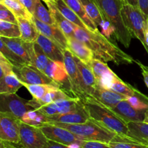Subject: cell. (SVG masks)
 I'll list each match as a JSON object with an SVG mask.
<instances>
[{
	"label": "cell",
	"instance_id": "cell-1",
	"mask_svg": "<svg viewBox=\"0 0 148 148\" xmlns=\"http://www.w3.org/2000/svg\"><path fill=\"white\" fill-rule=\"evenodd\" d=\"M74 36L91 49L95 58L104 62H112L116 65L136 63L132 56L123 51L114 41L106 37L99 30L92 31L76 26Z\"/></svg>",
	"mask_w": 148,
	"mask_h": 148
},
{
	"label": "cell",
	"instance_id": "cell-2",
	"mask_svg": "<svg viewBox=\"0 0 148 148\" xmlns=\"http://www.w3.org/2000/svg\"><path fill=\"white\" fill-rule=\"evenodd\" d=\"M82 103L90 118L117 135H130L127 123L114 111L99 103L91 97L82 100Z\"/></svg>",
	"mask_w": 148,
	"mask_h": 148
},
{
	"label": "cell",
	"instance_id": "cell-3",
	"mask_svg": "<svg viewBox=\"0 0 148 148\" xmlns=\"http://www.w3.org/2000/svg\"><path fill=\"white\" fill-rule=\"evenodd\" d=\"M101 10L103 19L115 28L114 37L125 48H129L133 36L126 26L121 13L122 0H93Z\"/></svg>",
	"mask_w": 148,
	"mask_h": 148
},
{
	"label": "cell",
	"instance_id": "cell-4",
	"mask_svg": "<svg viewBox=\"0 0 148 148\" xmlns=\"http://www.w3.org/2000/svg\"><path fill=\"white\" fill-rule=\"evenodd\" d=\"M49 123L66 129L82 137L84 140L88 141H98L109 143L116 135V134L105 128L92 119H90L88 121L82 124H64L56 121H50Z\"/></svg>",
	"mask_w": 148,
	"mask_h": 148
},
{
	"label": "cell",
	"instance_id": "cell-5",
	"mask_svg": "<svg viewBox=\"0 0 148 148\" xmlns=\"http://www.w3.org/2000/svg\"><path fill=\"white\" fill-rule=\"evenodd\" d=\"M36 109L34 99L25 100L16 92L0 93V114H9L20 120L27 111Z\"/></svg>",
	"mask_w": 148,
	"mask_h": 148
},
{
	"label": "cell",
	"instance_id": "cell-6",
	"mask_svg": "<svg viewBox=\"0 0 148 148\" xmlns=\"http://www.w3.org/2000/svg\"><path fill=\"white\" fill-rule=\"evenodd\" d=\"M121 13L126 26L131 32L133 37L138 39L147 50L145 38V27L147 19L141 10L138 7L123 3Z\"/></svg>",
	"mask_w": 148,
	"mask_h": 148
},
{
	"label": "cell",
	"instance_id": "cell-7",
	"mask_svg": "<svg viewBox=\"0 0 148 148\" xmlns=\"http://www.w3.org/2000/svg\"><path fill=\"white\" fill-rule=\"evenodd\" d=\"M64 64L67 72L71 86V92L75 98L84 100L86 96L84 93L81 84L80 75L77 65L75 62V56L68 49H64Z\"/></svg>",
	"mask_w": 148,
	"mask_h": 148
},
{
	"label": "cell",
	"instance_id": "cell-8",
	"mask_svg": "<svg viewBox=\"0 0 148 148\" xmlns=\"http://www.w3.org/2000/svg\"><path fill=\"white\" fill-rule=\"evenodd\" d=\"M40 127L29 125L20 121V144L25 148H43L48 142Z\"/></svg>",
	"mask_w": 148,
	"mask_h": 148
},
{
	"label": "cell",
	"instance_id": "cell-9",
	"mask_svg": "<svg viewBox=\"0 0 148 148\" xmlns=\"http://www.w3.org/2000/svg\"><path fill=\"white\" fill-rule=\"evenodd\" d=\"M40 129L48 140L65 145H70L72 144L81 145V143L84 141L82 137L74 134L72 132L50 123H46L40 126Z\"/></svg>",
	"mask_w": 148,
	"mask_h": 148
},
{
	"label": "cell",
	"instance_id": "cell-10",
	"mask_svg": "<svg viewBox=\"0 0 148 148\" xmlns=\"http://www.w3.org/2000/svg\"><path fill=\"white\" fill-rule=\"evenodd\" d=\"M13 71L23 84H27V85L49 84V85H59L57 83L53 82L50 77H49L46 74L39 70L33 65L23 64L20 67H13Z\"/></svg>",
	"mask_w": 148,
	"mask_h": 148
},
{
	"label": "cell",
	"instance_id": "cell-11",
	"mask_svg": "<svg viewBox=\"0 0 148 148\" xmlns=\"http://www.w3.org/2000/svg\"><path fill=\"white\" fill-rule=\"evenodd\" d=\"M20 120L9 114H0V140L20 144Z\"/></svg>",
	"mask_w": 148,
	"mask_h": 148
},
{
	"label": "cell",
	"instance_id": "cell-12",
	"mask_svg": "<svg viewBox=\"0 0 148 148\" xmlns=\"http://www.w3.org/2000/svg\"><path fill=\"white\" fill-rule=\"evenodd\" d=\"M32 21L36 25L40 34L43 35L48 38L60 46L62 49H68L67 38L66 37L62 30L56 25H49L43 23L33 16Z\"/></svg>",
	"mask_w": 148,
	"mask_h": 148
},
{
	"label": "cell",
	"instance_id": "cell-13",
	"mask_svg": "<svg viewBox=\"0 0 148 148\" xmlns=\"http://www.w3.org/2000/svg\"><path fill=\"white\" fill-rule=\"evenodd\" d=\"M44 73L53 82L57 83L60 88L62 87V89L66 92H70L72 93L70 82L64 62L51 60L45 69Z\"/></svg>",
	"mask_w": 148,
	"mask_h": 148
},
{
	"label": "cell",
	"instance_id": "cell-14",
	"mask_svg": "<svg viewBox=\"0 0 148 148\" xmlns=\"http://www.w3.org/2000/svg\"><path fill=\"white\" fill-rule=\"evenodd\" d=\"M75 59L78 69H79V75H80L81 84H82L84 93L86 98L92 97V94L98 88V83H97L95 75L89 65L82 62L76 56H75Z\"/></svg>",
	"mask_w": 148,
	"mask_h": 148
},
{
	"label": "cell",
	"instance_id": "cell-15",
	"mask_svg": "<svg viewBox=\"0 0 148 148\" xmlns=\"http://www.w3.org/2000/svg\"><path fill=\"white\" fill-rule=\"evenodd\" d=\"M49 122L50 121H56L64 124H82L86 122L90 119V116L85 108L83 103L80 104L77 108L69 112L64 114H56V115L47 116Z\"/></svg>",
	"mask_w": 148,
	"mask_h": 148
},
{
	"label": "cell",
	"instance_id": "cell-16",
	"mask_svg": "<svg viewBox=\"0 0 148 148\" xmlns=\"http://www.w3.org/2000/svg\"><path fill=\"white\" fill-rule=\"evenodd\" d=\"M111 110L127 123L144 121L145 112L136 110L130 105L127 99L120 101Z\"/></svg>",
	"mask_w": 148,
	"mask_h": 148
},
{
	"label": "cell",
	"instance_id": "cell-17",
	"mask_svg": "<svg viewBox=\"0 0 148 148\" xmlns=\"http://www.w3.org/2000/svg\"><path fill=\"white\" fill-rule=\"evenodd\" d=\"M91 98L99 103L112 109L121 101L127 99V97L114 92L111 90H106L98 86Z\"/></svg>",
	"mask_w": 148,
	"mask_h": 148
},
{
	"label": "cell",
	"instance_id": "cell-18",
	"mask_svg": "<svg viewBox=\"0 0 148 148\" xmlns=\"http://www.w3.org/2000/svg\"><path fill=\"white\" fill-rule=\"evenodd\" d=\"M67 43L68 49L73 53L74 56L86 64L89 65L92 59L95 58L91 49L75 36L67 38Z\"/></svg>",
	"mask_w": 148,
	"mask_h": 148
},
{
	"label": "cell",
	"instance_id": "cell-19",
	"mask_svg": "<svg viewBox=\"0 0 148 148\" xmlns=\"http://www.w3.org/2000/svg\"><path fill=\"white\" fill-rule=\"evenodd\" d=\"M39 46L43 49L46 56L52 61L64 62L63 49L58 46L56 43L52 41L42 34H39L36 40Z\"/></svg>",
	"mask_w": 148,
	"mask_h": 148
},
{
	"label": "cell",
	"instance_id": "cell-20",
	"mask_svg": "<svg viewBox=\"0 0 148 148\" xmlns=\"http://www.w3.org/2000/svg\"><path fill=\"white\" fill-rule=\"evenodd\" d=\"M46 4L47 5L48 9L51 13L53 19H54L56 24L62 32L66 36V38L74 37V31H75V27L76 25L72 24L71 22H69L62 13L60 12L56 6L53 2L51 1H46Z\"/></svg>",
	"mask_w": 148,
	"mask_h": 148
},
{
	"label": "cell",
	"instance_id": "cell-21",
	"mask_svg": "<svg viewBox=\"0 0 148 148\" xmlns=\"http://www.w3.org/2000/svg\"><path fill=\"white\" fill-rule=\"evenodd\" d=\"M130 138L148 147V124L144 121L127 123Z\"/></svg>",
	"mask_w": 148,
	"mask_h": 148
},
{
	"label": "cell",
	"instance_id": "cell-22",
	"mask_svg": "<svg viewBox=\"0 0 148 148\" xmlns=\"http://www.w3.org/2000/svg\"><path fill=\"white\" fill-rule=\"evenodd\" d=\"M17 21L21 34L20 38L26 42H36L40 33L31 19L17 17Z\"/></svg>",
	"mask_w": 148,
	"mask_h": 148
},
{
	"label": "cell",
	"instance_id": "cell-23",
	"mask_svg": "<svg viewBox=\"0 0 148 148\" xmlns=\"http://www.w3.org/2000/svg\"><path fill=\"white\" fill-rule=\"evenodd\" d=\"M5 44L17 55L23 59L25 64H32L31 59L27 51L25 41L21 38H4L1 37Z\"/></svg>",
	"mask_w": 148,
	"mask_h": 148
},
{
	"label": "cell",
	"instance_id": "cell-24",
	"mask_svg": "<svg viewBox=\"0 0 148 148\" xmlns=\"http://www.w3.org/2000/svg\"><path fill=\"white\" fill-rule=\"evenodd\" d=\"M22 87L23 83L12 70L6 73L0 80V93L16 92Z\"/></svg>",
	"mask_w": 148,
	"mask_h": 148
},
{
	"label": "cell",
	"instance_id": "cell-25",
	"mask_svg": "<svg viewBox=\"0 0 148 148\" xmlns=\"http://www.w3.org/2000/svg\"><path fill=\"white\" fill-rule=\"evenodd\" d=\"M63 1L84 22V23L88 27V30H92V31L98 30V27L95 25V23L90 20V18L87 14L80 0H63Z\"/></svg>",
	"mask_w": 148,
	"mask_h": 148
},
{
	"label": "cell",
	"instance_id": "cell-26",
	"mask_svg": "<svg viewBox=\"0 0 148 148\" xmlns=\"http://www.w3.org/2000/svg\"><path fill=\"white\" fill-rule=\"evenodd\" d=\"M55 4V5L56 6V7L58 8V10L60 11V12L69 20V22L72 23V24L75 25L76 26L79 27H82L84 29H88L86 25L84 23V22L78 17L77 14L73 11V10H71L67 5L64 3V1L63 0H58L56 2H53Z\"/></svg>",
	"mask_w": 148,
	"mask_h": 148
},
{
	"label": "cell",
	"instance_id": "cell-27",
	"mask_svg": "<svg viewBox=\"0 0 148 148\" xmlns=\"http://www.w3.org/2000/svg\"><path fill=\"white\" fill-rule=\"evenodd\" d=\"M111 90L126 97L137 95L140 92V91L138 90L137 88L130 85L127 82H124L118 76H116V77L113 81L111 86Z\"/></svg>",
	"mask_w": 148,
	"mask_h": 148
},
{
	"label": "cell",
	"instance_id": "cell-28",
	"mask_svg": "<svg viewBox=\"0 0 148 148\" xmlns=\"http://www.w3.org/2000/svg\"><path fill=\"white\" fill-rule=\"evenodd\" d=\"M23 87L26 88V89L29 91L33 98L35 100L41 99L46 93L54 90H57L61 88L59 85H49V84H40V85H27L23 84Z\"/></svg>",
	"mask_w": 148,
	"mask_h": 148
},
{
	"label": "cell",
	"instance_id": "cell-29",
	"mask_svg": "<svg viewBox=\"0 0 148 148\" xmlns=\"http://www.w3.org/2000/svg\"><path fill=\"white\" fill-rule=\"evenodd\" d=\"M80 1L88 17L95 23L97 27L100 26L101 22L103 20V17L99 7L94 2L93 0H80Z\"/></svg>",
	"mask_w": 148,
	"mask_h": 148
},
{
	"label": "cell",
	"instance_id": "cell-30",
	"mask_svg": "<svg viewBox=\"0 0 148 148\" xmlns=\"http://www.w3.org/2000/svg\"><path fill=\"white\" fill-rule=\"evenodd\" d=\"M33 51L34 53L33 57V65L44 73L45 69L47 67L51 59L46 56L43 49L36 41L33 43Z\"/></svg>",
	"mask_w": 148,
	"mask_h": 148
},
{
	"label": "cell",
	"instance_id": "cell-31",
	"mask_svg": "<svg viewBox=\"0 0 148 148\" xmlns=\"http://www.w3.org/2000/svg\"><path fill=\"white\" fill-rule=\"evenodd\" d=\"M20 121L29 125L38 127H40L44 124L49 123L47 116L43 115L38 110H30L27 111L22 117Z\"/></svg>",
	"mask_w": 148,
	"mask_h": 148
},
{
	"label": "cell",
	"instance_id": "cell-32",
	"mask_svg": "<svg viewBox=\"0 0 148 148\" xmlns=\"http://www.w3.org/2000/svg\"><path fill=\"white\" fill-rule=\"evenodd\" d=\"M2 3L10 10L16 17L31 19L33 15L25 8L20 0H3Z\"/></svg>",
	"mask_w": 148,
	"mask_h": 148
},
{
	"label": "cell",
	"instance_id": "cell-33",
	"mask_svg": "<svg viewBox=\"0 0 148 148\" xmlns=\"http://www.w3.org/2000/svg\"><path fill=\"white\" fill-rule=\"evenodd\" d=\"M112 148H148L134 140H132L128 136L116 135L112 141L108 143Z\"/></svg>",
	"mask_w": 148,
	"mask_h": 148
},
{
	"label": "cell",
	"instance_id": "cell-34",
	"mask_svg": "<svg viewBox=\"0 0 148 148\" xmlns=\"http://www.w3.org/2000/svg\"><path fill=\"white\" fill-rule=\"evenodd\" d=\"M33 16L46 24L56 25L51 12L49 11V9H46V7L42 4L41 0H38L36 3Z\"/></svg>",
	"mask_w": 148,
	"mask_h": 148
},
{
	"label": "cell",
	"instance_id": "cell-35",
	"mask_svg": "<svg viewBox=\"0 0 148 148\" xmlns=\"http://www.w3.org/2000/svg\"><path fill=\"white\" fill-rule=\"evenodd\" d=\"M21 36L17 23L0 20V37L20 38Z\"/></svg>",
	"mask_w": 148,
	"mask_h": 148
},
{
	"label": "cell",
	"instance_id": "cell-36",
	"mask_svg": "<svg viewBox=\"0 0 148 148\" xmlns=\"http://www.w3.org/2000/svg\"><path fill=\"white\" fill-rule=\"evenodd\" d=\"M72 98V97L68 95L64 90L62 89V88H59L57 90L50 91L48 93H46L41 99L39 100V101L36 100V101L38 102L40 106H42L47 105V104L54 103L55 101H58V100L67 99V98Z\"/></svg>",
	"mask_w": 148,
	"mask_h": 148
},
{
	"label": "cell",
	"instance_id": "cell-37",
	"mask_svg": "<svg viewBox=\"0 0 148 148\" xmlns=\"http://www.w3.org/2000/svg\"><path fill=\"white\" fill-rule=\"evenodd\" d=\"M90 67L92 69L96 80L103 77L104 75L111 73L113 71L108 66L106 62H104L97 58H93L89 64Z\"/></svg>",
	"mask_w": 148,
	"mask_h": 148
},
{
	"label": "cell",
	"instance_id": "cell-38",
	"mask_svg": "<svg viewBox=\"0 0 148 148\" xmlns=\"http://www.w3.org/2000/svg\"><path fill=\"white\" fill-rule=\"evenodd\" d=\"M0 51L4 55V57L9 60V62L11 63L13 67H20V66L23 64H25L24 61L20 59L19 56H17L7 45L5 44L2 40L1 38L0 37Z\"/></svg>",
	"mask_w": 148,
	"mask_h": 148
},
{
	"label": "cell",
	"instance_id": "cell-39",
	"mask_svg": "<svg viewBox=\"0 0 148 148\" xmlns=\"http://www.w3.org/2000/svg\"><path fill=\"white\" fill-rule=\"evenodd\" d=\"M100 26H101V29H102V34L105 36L106 38H110L112 35H114L115 28L113 26V25L110 22H108V20L103 19L102 22H101Z\"/></svg>",
	"mask_w": 148,
	"mask_h": 148
},
{
	"label": "cell",
	"instance_id": "cell-40",
	"mask_svg": "<svg viewBox=\"0 0 148 148\" xmlns=\"http://www.w3.org/2000/svg\"><path fill=\"white\" fill-rule=\"evenodd\" d=\"M82 148H112L108 143L98 141H88L84 140L81 143Z\"/></svg>",
	"mask_w": 148,
	"mask_h": 148
},
{
	"label": "cell",
	"instance_id": "cell-41",
	"mask_svg": "<svg viewBox=\"0 0 148 148\" xmlns=\"http://www.w3.org/2000/svg\"><path fill=\"white\" fill-rule=\"evenodd\" d=\"M0 20H4V21L17 23V17L8 9L0 10Z\"/></svg>",
	"mask_w": 148,
	"mask_h": 148
},
{
	"label": "cell",
	"instance_id": "cell-42",
	"mask_svg": "<svg viewBox=\"0 0 148 148\" xmlns=\"http://www.w3.org/2000/svg\"><path fill=\"white\" fill-rule=\"evenodd\" d=\"M43 148H82L80 144H72L70 145H65L52 140H48L47 143Z\"/></svg>",
	"mask_w": 148,
	"mask_h": 148
},
{
	"label": "cell",
	"instance_id": "cell-43",
	"mask_svg": "<svg viewBox=\"0 0 148 148\" xmlns=\"http://www.w3.org/2000/svg\"><path fill=\"white\" fill-rule=\"evenodd\" d=\"M0 64L2 66L3 69H4V72L6 73H8V72H11L13 70V66L11 64L9 60H7L5 57L4 56V55L1 53L0 51Z\"/></svg>",
	"mask_w": 148,
	"mask_h": 148
},
{
	"label": "cell",
	"instance_id": "cell-44",
	"mask_svg": "<svg viewBox=\"0 0 148 148\" xmlns=\"http://www.w3.org/2000/svg\"><path fill=\"white\" fill-rule=\"evenodd\" d=\"M20 1L25 7V8L30 12V14L33 15V13L34 12L36 3H37V1L38 0H20Z\"/></svg>",
	"mask_w": 148,
	"mask_h": 148
},
{
	"label": "cell",
	"instance_id": "cell-45",
	"mask_svg": "<svg viewBox=\"0 0 148 148\" xmlns=\"http://www.w3.org/2000/svg\"><path fill=\"white\" fill-rule=\"evenodd\" d=\"M136 64H137V65H139V66H140V69H141L142 75H143V79H144V82L145 83L146 86H147L148 88V66L143 64L141 62L137 60H136Z\"/></svg>",
	"mask_w": 148,
	"mask_h": 148
},
{
	"label": "cell",
	"instance_id": "cell-46",
	"mask_svg": "<svg viewBox=\"0 0 148 148\" xmlns=\"http://www.w3.org/2000/svg\"><path fill=\"white\" fill-rule=\"evenodd\" d=\"M138 7L146 19H148V0H138Z\"/></svg>",
	"mask_w": 148,
	"mask_h": 148
},
{
	"label": "cell",
	"instance_id": "cell-47",
	"mask_svg": "<svg viewBox=\"0 0 148 148\" xmlns=\"http://www.w3.org/2000/svg\"><path fill=\"white\" fill-rule=\"evenodd\" d=\"M145 43L147 46V53H148V19L146 20L145 27Z\"/></svg>",
	"mask_w": 148,
	"mask_h": 148
},
{
	"label": "cell",
	"instance_id": "cell-48",
	"mask_svg": "<svg viewBox=\"0 0 148 148\" xmlns=\"http://www.w3.org/2000/svg\"><path fill=\"white\" fill-rule=\"evenodd\" d=\"M3 147L4 148H25L23 146L21 147H18V146H16L15 144H13L11 143H7V142H4L3 141Z\"/></svg>",
	"mask_w": 148,
	"mask_h": 148
},
{
	"label": "cell",
	"instance_id": "cell-49",
	"mask_svg": "<svg viewBox=\"0 0 148 148\" xmlns=\"http://www.w3.org/2000/svg\"><path fill=\"white\" fill-rule=\"evenodd\" d=\"M125 4H130V5L138 7V0H122Z\"/></svg>",
	"mask_w": 148,
	"mask_h": 148
},
{
	"label": "cell",
	"instance_id": "cell-50",
	"mask_svg": "<svg viewBox=\"0 0 148 148\" xmlns=\"http://www.w3.org/2000/svg\"><path fill=\"white\" fill-rule=\"evenodd\" d=\"M4 75H5V72H4V69H3L2 66H1V64H0V80L2 79V77L4 76Z\"/></svg>",
	"mask_w": 148,
	"mask_h": 148
},
{
	"label": "cell",
	"instance_id": "cell-51",
	"mask_svg": "<svg viewBox=\"0 0 148 148\" xmlns=\"http://www.w3.org/2000/svg\"><path fill=\"white\" fill-rule=\"evenodd\" d=\"M143 121L148 124V111H146L145 114V118H144V121Z\"/></svg>",
	"mask_w": 148,
	"mask_h": 148
},
{
	"label": "cell",
	"instance_id": "cell-52",
	"mask_svg": "<svg viewBox=\"0 0 148 148\" xmlns=\"http://www.w3.org/2000/svg\"><path fill=\"white\" fill-rule=\"evenodd\" d=\"M5 9H7V7H6V6L4 5L2 2L0 1V10H5Z\"/></svg>",
	"mask_w": 148,
	"mask_h": 148
},
{
	"label": "cell",
	"instance_id": "cell-53",
	"mask_svg": "<svg viewBox=\"0 0 148 148\" xmlns=\"http://www.w3.org/2000/svg\"><path fill=\"white\" fill-rule=\"evenodd\" d=\"M42 1H43L44 2H46V1H51V2H56V1H58V0H42Z\"/></svg>",
	"mask_w": 148,
	"mask_h": 148
},
{
	"label": "cell",
	"instance_id": "cell-54",
	"mask_svg": "<svg viewBox=\"0 0 148 148\" xmlns=\"http://www.w3.org/2000/svg\"><path fill=\"white\" fill-rule=\"evenodd\" d=\"M0 147H3V141L0 140Z\"/></svg>",
	"mask_w": 148,
	"mask_h": 148
},
{
	"label": "cell",
	"instance_id": "cell-55",
	"mask_svg": "<svg viewBox=\"0 0 148 148\" xmlns=\"http://www.w3.org/2000/svg\"><path fill=\"white\" fill-rule=\"evenodd\" d=\"M2 1L3 0H0V1H1V2H2Z\"/></svg>",
	"mask_w": 148,
	"mask_h": 148
},
{
	"label": "cell",
	"instance_id": "cell-56",
	"mask_svg": "<svg viewBox=\"0 0 148 148\" xmlns=\"http://www.w3.org/2000/svg\"><path fill=\"white\" fill-rule=\"evenodd\" d=\"M0 148H4V147H0Z\"/></svg>",
	"mask_w": 148,
	"mask_h": 148
},
{
	"label": "cell",
	"instance_id": "cell-57",
	"mask_svg": "<svg viewBox=\"0 0 148 148\" xmlns=\"http://www.w3.org/2000/svg\"><path fill=\"white\" fill-rule=\"evenodd\" d=\"M123 2H124V1H123Z\"/></svg>",
	"mask_w": 148,
	"mask_h": 148
}]
</instances>
